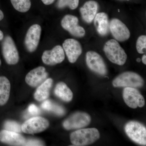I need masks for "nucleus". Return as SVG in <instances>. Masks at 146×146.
Here are the masks:
<instances>
[{
	"label": "nucleus",
	"mask_w": 146,
	"mask_h": 146,
	"mask_svg": "<svg viewBox=\"0 0 146 146\" xmlns=\"http://www.w3.org/2000/svg\"><path fill=\"white\" fill-rule=\"evenodd\" d=\"M100 133L95 128L82 129L71 133L70 138L74 146H84L94 143L99 139Z\"/></svg>",
	"instance_id": "f257e3e1"
},
{
	"label": "nucleus",
	"mask_w": 146,
	"mask_h": 146,
	"mask_svg": "<svg viewBox=\"0 0 146 146\" xmlns=\"http://www.w3.org/2000/svg\"><path fill=\"white\" fill-rule=\"evenodd\" d=\"M103 49L107 58L112 63L120 66L124 65L127 55L117 40H108L105 44Z\"/></svg>",
	"instance_id": "f03ea898"
},
{
	"label": "nucleus",
	"mask_w": 146,
	"mask_h": 146,
	"mask_svg": "<svg viewBox=\"0 0 146 146\" xmlns=\"http://www.w3.org/2000/svg\"><path fill=\"white\" fill-rule=\"evenodd\" d=\"M115 87L141 88L143 86L144 80L141 76L132 72L122 73L112 81Z\"/></svg>",
	"instance_id": "7ed1b4c3"
},
{
	"label": "nucleus",
	"mask_w": 146,
	"mask_h": 146,
	"mask_svg": "<svg viewBox=\"0 0 146 146\" xmlns=\"http://www.w3.org/2000/svg\"><path fill=\"white\" fill-rule=\"evenodd\" d=\"M125 131L127 136L133 142L146 146V128L143 125L136 121H131L125 125Z\"/></svg>",
	"instance_id": "20e7f679"
},
{
	"label": "nucleus",
	"mask_w": 146,
	"mask_h": 146,
	"mask_svg": "<svg viewBox=\"0 0 146 146\" xmlns=\"http://www.w3.org/2000/svg\"><path fill=\"white\" fill-rule=\"evenodd\" d=\"M86 62L88 68L93 72L102 76L107 74V69L103 58L94 51H89L86 55Z\"/></svg>",
	"instance_id": "39448f33"
},
{
	"label": "nucleus",
	"mask_w": 146,
	"mask_h": 146,
	"mask_svg": "<svg viewBox=\"0 0 146 146\" xmlns=\"http://www.w3.org/2000/svg\"><path fill=\"white\" fill-rule=\"evenodd\" d=\"M3 55L6 62L9 65H15L19 60L18 50L13 41L10 36H6L2 44Z\"/></svg>",
	"instance_id": "423d86ee"
},
{
	"label": "nucleus",
	"mask_w": 146,
	"mask_h": 146,
	"mask_svg": "<svg viewBox=\"0 0 146 146\" xmlns=\"http://www.w3.org/2000/svg\"><path fill=\"white\" fill-rule=\"evenodd\" d=\"M91 121L90 115L83 112H77L70 116L63 123V127L67 130L85 127Z\"/></svg>",
	"instance_id": "0eeeda50"
},
{
	"label": "nucleus",
	"mask_w": 146,
	"mask_h": 146,
	"mask_svg": "<svg viewBox=\"0 0 146 146\" xmlns=\"http://www.w3.org/2000/svg\"><path fill=\"white\" fill-rule=\"evenodd\" d=\"M49 123L46 119L40 117H34L27 120L21 126L22 131L27 134L42 132L48 127Z\"/></svg>",
	"instance_id": "6e6552de"
},
{
	"label": "nucleus",
	"mask_w": 146,
	"mask_h": 146,
	"mask_svg": "<svg viewBox=\"0 0 146 146\" xmlns=\"http://www.w3.org/2000/svg\"><path fill=\"white\" fill-rule=\"evenodd\" d=\"M123 98L126 104L131 108L143 107L145 100L137 89L132 87H125L123 91Z\"/></svg>",
	"instance_id": "1a4fd4ad"
},
{
	"label": "nucleus",
	"mask_w": 146,
	"mask_h": 146,
	"mask_svg": "<svg viewBox=\"0 0 146 146\" xmlns=\"http://www.w3.org/2000/svg\"><path fill=\"white\" fill-rule=\"evenodd\" d=\"M42 28L38 24H34L28 30L25 39L26 48L29 52L36 50L41 37Z\"/></svg>",
	"instance_id": "9d476101"
},
{
	"label": "nucleus",
	"mask_w": 146,
	"mask_h": 146,
	"mask_svg": "<svg viewBox=\"0 0 146 146\" xmlns=\"http://www.w3.org/2000/svg\"><path fill=\"white\" fill-rule=\"evenodd\" d=\"M78 19L73 15H65L61 21V26L69 32L73 36L82 37L85 35V31L82 27L78 25Z\"/></svg>",
	"instance_id": "9b49d317"
},
{
	"label": "nucleus",
	"mask_w": 146,
	"mask_h": 146,
	"mask_svg": "<svg viewBox=\"0 0 146 146\" xmlns=\"http://www.w3.org/2000/svg\"><path fill=\"white\" fill-rule=\"evenodd\" d=\"M109 30L115 40L122 42L126 41L130 36V33L127 27L117 18H113L110 21Z\"/></svg>",
	"instance_id": "f8f14e48"
},
{
	"label": "nucleus",
	"mask_w": 146,
	"mask_h": 146,
	"mask_svg": "<svg viewBox=\"0 0 146 146\" xmlns=\"http://www.w3.org/2000/svg\"><path fill=\"white\" fill-rule=\"evenodd\" d=\"M63 48L70 63H75L82 53L81 44L77 40L68 39L65 40L63 44Z\"/></svg>",
	"instance_id": "ddd939ff"
},
{
	"label": "nucleus",
	"mask_w": 146,
	"mask_h": 146,
	"mask_svg": "<svg viewBox=\"0 0 146 146\" xmlns=\"http://www.w3.org/2000/svg\"><path fill=\"white\" fill-rule=\"evenodd\" d=\"M65 58V52L63 47L55 46L51 50L45 51L42 56L43 63L47 65H53L62 63Z\"/></svg>",
	"instance_id": "4468645a"
},
{
	"label": "nucleus",
	"mask_w": 146,
	"mask_h": 146,
	"mask_svg": "<svg viewBox=\"0 0 146 146\" xmlns=\"http://www.w3.org/2000/svg\"><path fill=\"white\" fill-rule=\"evenodd\" d=\"M48 74L42 66L35 68L29 72L25 78V81L29 86L36 87L46 79Z\"/></svg>",
	"instance_id": "2eb2a0df"
},
{
	"label": "nucleus",
	"mask_w": 146,
	"mask_h": 146,
	"mask_svg": "<svg viewBox=\"0 0 146 146\" xmlns=\"http://www.w3.org/2000/svg\"><path fill=\"white\" fill-rule=\"evenodd\" d=\"M0 141L13 146H24L26 142L25 139L22 135L5 129L0 131Z\"/></svg>",
	"instance_id": "dca6fc26"
},
{
	"label": "nucleus",
	"mask_w": 146,
	"mask_h": 146,
	"mask_svg": "<svg viewBox=\"0 0 146 146\" xmlns=\"http://www.w3.org/2000/svg\"><path fill=\"white\" fill-rule=\"evenodd\" d=\"M99 5L97 2L89 1L86 2L80 9L82 17L84 22L91 23L96 15Z\"/></svg>",
	"instance_id": "f3484780"
},
{
	"label": "nucleus",
	"mask_w": 146,
	"mask_h": 146,
	"mask_svg": "<svg viewBox=\"0 0 146 146\" xmlns=\"http://www.w3.org/2000/svg\"><path fill=\"white\" fill-rule=\"evenodd\" d=\"M94 21L98 33L102 36L107 35L110 31V23L107 14L104 12L97 13Z\"/></svg>",
	"instance_id": "a211bd4d"
},
{
	"label": "nucleus",
	"mask_w": 146,
	"mask_h": 146,
	"mask_svg": "<svg viewBox=\"0 0 146 146\" xmlns=\"http://www.w3.org/2000/svg\"><path fill=\"white\" fill-rule=\"evenodd\" d=\"M52 82V79L48 78L40 84L34 94V98L36 100L42 101L48 98Z\"/></svg>",
	"instance_id": "6ab92c4d"
},
{
	"label": "nucleus",
	"mask_w": 146,
	"mask_h": 146,
	"mask_svg": "<svg viewBox=\"0 0 146 146\" xmlns=\"http://www.w3.org/2000/svg\"><path fill=\"white\" fill-rule=\"evenodd\" d=\"M54 94L64 102H70L73 98L72 92L64 82H59L56 84L54 89Z\"/></svg>",
	"instance_id": "aec40b11"
},
{
	"label": "nucleus",
	"mask_w": 146,
	"mask_h": 146,
	"mask_svg": "<svg viewBox=\"0 0 146 146\" xmlns=\"http://www.w3.org/2000/svg\"><path fill=\"white\" fill-rule=\"evenodd\" d=\"M10 82L5 76H0V105L5 104L9 99Z\"/></svg>",
	"instance_id": "412c9836"
},
{
	"label": "nucleus",
	"mask_w": 146,
	"mask_h": 146,
	"mask_svg": "<svg viewBox=\"0 0 146 146\" xmlns=\"http://www.w3.org/2000/svg\"><path fill=\"white\" fill-rule=\"evenodd\" d=\"M11 2L14 8L22 13L28 11L31 7V0H11Z\"/></svg>",
	"instance_id": "4be33fe9"
},
{
	"label": "nucleus",
	"mask_w": 146,
	"mask_h": 146,
	"mask_svg": "<svg viewBox=\"0 0 146 146\" xmlns=\"http://www.w3.org/2000/svg\"><path fill=\"white\" fill-rule=\"evenodd\" d=\"M79 0H58L57 3V7L59 9L65 8L68 7L72 10L77 8Z\"/></svg>",
	"instance_id": "5701e85b"
},
{
	"label": "nucleus",
	"mask_w": 146,
	"mask_h": 146,
	"mask_svg": "<svg viewBox=\"0 0 146 146\" xmlns=\"http://www.w3.org/2000/svg\"><path fill=\"white\" fill-rule=\"evenodd\" d=\"M4 127L5 130L16 133H19L22 131L21 126L18 123L13 121H7L4 123Z\"/></svg>",
	"instance_id": "b1692460"
},
{
	"label": "nucleus",
	"mask_w": 146,
	"mask_h": 146,
	"mask_svg": "<svg viewBox=\"0 0 146 146\" xmlns=\"http://www.w3.org/2000/svg\"><path fill=\"white\" fill-rule=\"evenodd\" d=\"M136 48L139 54L145 53L146 51V36L141 35L138 37L136 42Z\"/></svg>",
	"instance_id": "393cba45"
},
{
	"label": "nucleus",
	"mask_w": 146,
	"mask_h": 146,
	"mask_svg": "<svg viewBox=\"0 0 146 146\" xmlns=\"http://www.w3.org/2000/svg\"><path fill=\"white\" fill-rule=\"evenodd\" d=\"M50 111L59 116L64 115L65 113V109L63 107L53 102L52 103Z\"/></svg>",
	"instance_id": "a878e982"
},
{
	"label": "nucleus",
	"mask_w": 146,
	"mask_h": 146,
	"mask_svg": "<svg viewBox=\"0 0 146 146\" xmlns=\"http://www.w3.org/2000/svg\"><path fill=\"white\" fill-rule=\"evenodd\" d=\"M44 144L42 141L36 139H31L28 141H26L24 146H43Z\"/></svg>",
	"instance_id": "bb28decb"
},
{
	"label": "nucleus",
	"mask_w": 146,
	"mask_h": 146,
	"mask_svg": "<svg viewBox=\"0 0 146 146\" xmlns=\"http://www.w3.org/2000/svg\"><path fill=\"white\" fill-rule=\"evenodd\" d=\"M28 111L32 115H36L39 113V110L38 107L35 105H30L28 108Z\"/></svg>",
	"instance_id": "cd10ccee"
},
{
	"label": "nucleus",
	"mask_w": 146,
	"mask_h": 146,
	"mask_svg": "<svg viewBox=\"0 0 146 146\" xmlns=\"http://www.w3.org/2000/svg\"><path fill=\"white\" fill-rule=\"evenodd\" d=\"M51 102L49 100L45 101L42 104L41 106L43 109L45 110H48V111H50L51 108L52 106Z\"/></svg>",
	"instance_id": "c85d7f7f"
},
{
	"label": "nucleus",
	"mask_w": 146,
	"mask_h": 146,
	"mask_svg": "<svg viewBox=\"0 0 146 146\" xmlns=\"http://www.w3.org/2000/svg\"><path fill=\"white\" fill-rule=\"evenodd\" d=\"M55 0H42V2L45 5H50Z\"/></svg>",
	"instance_id": "c756f323"
},
{
	"label": "nucleus",
	"mask_w": 146,
	"mask_h": 146,
	"mask_svg": "<svg viewBox=\"0 0 146 146\" xmlns=\"http://www.w3.org/2000/svg\"><path fill=\"white\" fill-rule=\"evenodd\" d=\"M142 61L145 65H146V54H144L142 58Z\"/></svg>",
	"instance_id": "7c9ffc66"
},
{
	"label": "nucleus",
	"mask_w": 146,
	"mask_h": 146,
	"mask_svg": "<svg viewBox=\"0 0 146 146\" xmlns=\"http://www.w3.org/2000/svg\"><path fill=\"white\" fill-rule=\"evenodd\" d=\"M4 14L3 11L0 9V21H2L4 18Z\"/></svg>",
	"instance_id": "2f4dec72"
},
{
	"label": "nucleus",
	"mask_w": 146,
	"mask_h": 146,
	"mask_svg": "<svg viewBox=\"0 0 146 146\" xmlns=\"http://www.w3.org/2000/svg\"><path fill=\"white\" fill-rule=\"evenodd\" d=\"M4 35L3 32L0 30V41L3 39Z\"/></svg>",
	"instance_id": "473e14b6"
},
{
	"label": "nucleus",
	"mask_w": 146,
	"mask_h": 146,
	"mask_svg": "<svg viewBox=\"0 0 146 146\" xmlns=\"http://www.w3.org/2000/svg\"><path fill=\"white\" fill-rule=\"evenodd\" d=\"M136 61H137V62H138V63H139V62H140L141 61V58H137V60H136Z\"/></svg>",
	"instance_id": "72a5a7b5"
},
{
	"label": "nucleus",
	"mask_w": 146,
	"mask_h": 146,
	"mask_svg": "<svg viewBox=\"0 0 146 146\" xmlns=\"http://www.w3.org/2000/svg\"><path fill=\"white\" fill-rule=\"evenodd\" d=\"M1 59H0V65H1Z\"/></svg>",
	"instance_id": "f704fd0d"
}]
</instances>
